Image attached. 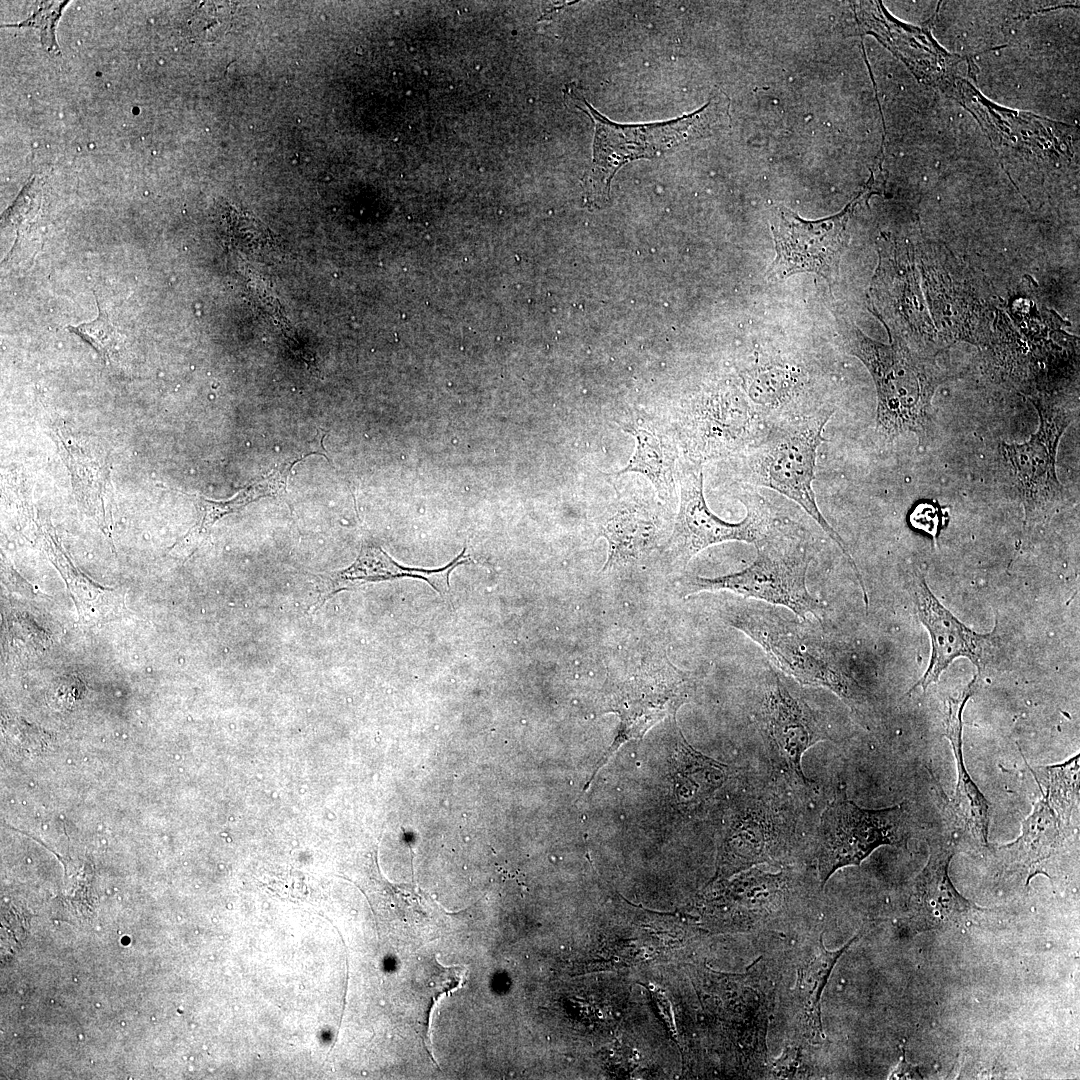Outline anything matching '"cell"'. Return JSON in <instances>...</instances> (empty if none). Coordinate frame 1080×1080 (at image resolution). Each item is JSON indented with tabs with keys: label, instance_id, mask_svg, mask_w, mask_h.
<instances>
[{
	"label": "cell",
	"instance_id": "1",
	"mask_svg": "<svg viewBox=\"0 0 1080 1080\" xmlns=\"http://www.w3.org/2000/svg\"><path fill=\"white\" fill-rule=\"evenodd\" d=\"M718 611L725 623L756 642L776 667L798 682L831 690L857 713L866 705L864 688L809 624L785 617L772 604L746 598L724 602Z\"/></svg>",
	"mask_w": 1080,
	"mask_h": 1080
},
{
	"label": "cell",
	"instance_id": "2",
	"mask_svg": "<svg viewBox=\"0 0 1080 1080\" xmlns=\"http://www.w3.org/2000/svg\"><path fill=\"white\" fill-rule=\"evenodd\" d=\"M833 414L834 410L821 409L771 423L763 437L738 457L746 483L775 490L815 520L849 560L866 599L860 572L849 549L822 514L813 489L817 450L824 442L823 432Z\"/></svg>",
	"mask_w": 1080,
	"mask_h": 1080
},
{
	"label": "cell",
	"instance_id": "3",
	"mask_svg": "<svg viewBox=\"0 0 1080 1080\" xmlns=\"http://www.w3.org/2000/svg\"><path fill=\"white\" fill-rule=\"evenodd\" d=\"M754 545L757 557L745 569L714 578L687 574L680 582V593L726 590L746 599L786 607L804 620L812 616L822 621L825 606L807 589L811 561L808 539L781 522Z\"/></svg>",
	"mask_w": 1080,
	"mask_h": 1080
},
{
	"label": "cell",
	"instance_id": "4",
	"mask_svg": "<svg viewBox=\"0 0 1080 1080\" xmlns=\"http://www.w3.org/2000/svg\"><path fill=\"white\" fill-rule=\"evenodd\" d=\"M567 94L595 124L588 200L597 207L608 201L611 179L622 165L706 136L721 127L728 117L721 100H710L699 110L674 120L622 125L600 114L575 91L569 90Z\"/></svg>",
	"mask_w": 1080,
	"mask_h": 1080
},
{
	"label": "cell",
	"instance_id": "5",
	"mask_svg": "<svg viewBox=\"0 0 1080 1080\" xmlns=\"http://www.w3.org/2000/svg\"><path fill=\"white\" fill-rule=\"evenodd\" d=\"M694 689V679L677 669L667 656L640 658L622 672H610L604 688L603 704L607 712L620 719L617 733L608 751L599 760L584 790L595 774L618 748L645 733L666 716L674 717Z\"/></svg>",
	"mask_w": 1080,
	"mask_h": 1080
},
{
	"label": "cell",
	"instance_id": "6",
	"mask_svg": "<svg viewBox=\"0 0 1080 1080\" xmlns=\"http://www.w3.org/2000/svg\"><path fill=\"white\" fill-rule=\"evenodd\" d=\"M680 485L679 510L664 546L666 559L676 568H685L701 550L726 541L757 543L781 522L768 502L745 494V518L730 523L715 515L707 505L703 490L702 465L686 462L677 473Z\"/></svg>",
	"mask_w": 1080,
	"mask_h": 1080
},
{
	"label": "cell",
	"instance_id": "7",
	"mask_svg": "<svg viewBox=\"0 0 1080 1080\" xmlns=\"http://www.w3.org/2000/svg\"><path fill=\"white\" fill-rule=\"evenodd\" d=\"M768 424L737 387H717L695 397L681 413L680 435L688 462L739 456L765 434Z\"/></svg>",
	"mask_w": 1080,
	"mask_h": 1080
},
{
	"label": "cell",
	"instance_id": "8",
	"mask_svg": "<svg viewBox=\"0 0 1080 1080\" xmlns=\"http://www.w3.org/2000/svg\"><path fill=\"white\" fill-rule=\"evenodd\" d=\"M902 805L867 809L845 795L838 796L821 815L817 840V870L821 886L840 868L857 866L876 848L906 843Z\"/></svg>",
	"mask_w": 1080,
	"mask_h": 1080
},
{
	"label": "cell",
	"instance_id": "9",
	"mask_svg": "<svg viewBox=\"0 0 1080 1080\" xmlns=\"http://www.w3.org/2000/svg\"><path fill=\"white\" fill-rule=\"evenodd\" d=\"M850 205L837 215L808 221L786 207L771 220L776 257L766 276L779 281L800 272H813L834 281L845 246Z\"/></svg>",
	"mask_w": 1080,
	"mask_h": 1080
},
{
	"label": "cell",
	"instance_id": "10",
	"mask_svg": "<svg viewBox=\"0 0 1080 1080\" xmlns=\"http://www.w3.org/2000/svg\"><path fill=\"white\" fill-rule=\"evenodd\" d=\"M910 592L916 614L930 635L932 648L928 667L910 692L917 687L925 691L959 657L970 660L979 674L984 672L996 657L999 642L996 625L987 634L969 629L935 597L920 573L913 575Z\"/></svg>",
	"mask_w": 1080,
	"mask_h": 1080
},
{
	"label": "cell",
	"instance_id": "11",
	"mask_svg": "<svg viewBox=\"0 0 1080 1080\" xmlns=\"http://www.w3.org/2000/svg\"><path fill=\"white\" fill-rule=\"evenodd\" d=\"M1038 409L1040 427L1029 441L1003 447L1025 508L1028 529L1045 519L1062 501L1063 488L1056 476L1055 458L1059 439L1070 421L1064 413Z\"/></svg>",
	"mask_w": 1080,
	"mask_h": 1080
},
{
	"label": "cell",
	"instance_id": "12",
	"mask_svg": "<svg viewBox=\"0 0 1080 1080\" xmlns=\"http://www.w3.org/2000/svg\"><path fill=\"white\" fill-rule=\"evenodd\" d=\"M756 717L765 737L787 768L808 784L801 759L811 746L831 739L824 718L774 669L766 675Z\"/></svg>",
	"mask_w": 1080,
	"mask_h": 1080
},
{
	"label": "cell",
	"instance_id": "13",
	"mask_svg": "<svg viewBox=\"0 0 1080 1080\" xmlns=\"http://www.w3.org/2000/svg\"><path fill=\"white\" fill-rule=\"evenodd\" d=\"M955 854L951 842H930L926 866L914 879L908 898V924L913 931L964 927L985 909L963 897L948 873Z\"/></svg>",
	"mask_w": 1080,
	"mask_h": 1080
},
{
	"label": "cell",
	"instance_id": "14",
	"mask_svg": "<svg viewBox=\"0 0 1080 1080\" xmlns=\"http://www.w3.org/2000/svg\"><path fill=\"white\" fill-rule=\"evenodd\" d=\"M786 843L778 812L769 803L752 799L736 814L724 839L718 874L731 875L777 860Z\"/></svg>",
	"mask_w": 1080,
	"mask_h": 1080
},
{
	"label": "cell",
	"instance_id": "15",
	"mask_svg": "<svg viewBox=\"0 0 1080 1080\" xmlns=\"http://www.w3.org/2000/svg\"><path fill=\"white\" fill-rule=\"evenodd\" d=\"M858 935L837 950L823 944V934L805 943L797 953L796 975L791 996L793 1031L790 1037L820 1048L825 1043L821 1020V998L831 972L841 955Z\"/></svg>",
	"mask_w": 1080,
	"mask_h": 1080
},
{
	"label": "cell",
	"instance_id": "16",
	"mask_svg": "<svg viewBox=\"0 0 1080 1080\" xmlns=\"http://www.w3.org/2000/svg\"><path fill=\"white\" fill-rule=\"evenodd\" d=\"M469 557L465 556V549L449 564L437 569H422L406 567L392 559L380 546L364 544L355 561L345 569L319 574V595L314 610L320 608L335 594L345 590L356 589L368 583L389 581L399 578H416L425 580L440 594L443 599H449L451 572L459 565L468 563Z\"/></svg>",
	"mask_w": 1080,
	"mask_h": 1080
},
{
	"label": "cell",
	"instance_id": "17",
	"mask_svg": "<svg viewBox=\"0 0 1080 1080\" xmlns=\"http://www.w3.org/2000/svg\"><path fill=\"white\" fill-rule=\"evenodd\" d=\"M978 677L957 695L950 696L945 706V735L950 741L958 773L953 801L956 816L964 827L982 845L988 846L990 803L970 777L962 754V714L966 702L974 693Z\"/></svg>",
	"mask_w": 1080,
	"mask_h": 1080
},
{
	"label": "cell",
	"instance_id": "18",
	"mask_svg": "<svg viewBox=\"0 0 1080 1080\" xmlns=\"http://www.w3.org/2000/svg\"><path fill=\"white\" fill-rule=\"evenodd\" d=\"M731 894L738 929L755 931L786 913L794 898V884L787 872L771 873L752 867L732 883Z\"/></svg>",
	"mask_w": 1080,
	"mask_h": 1080
},
{
	"label": "cell",
	"instance_id": "19",
	"mask_svg": "<svg viewBox=\"0 0 1080 1080\" xmlns=\"http://www.w3.org/2000/svg\"><path fill=\"white\" fill-rule=\"evenodd\" d=\"M657 514L641 503L624 502L600 526L598 536L608 542L604 570L641 558L659 539Z\"/></svg>",
	"mask_w": 1080,
	"mask_h": 1080
},
{
	"label": "cell",
	"instance_id": "20",
	"mask_svg": "<svg viewBox=\"0 0 1080 1080\" xmlns=\"http://www.w3.org/2000/svg\"><path fill=\"white\" fill-rule=\"evenodd\" d=\"M635 438V451L625 467L613 473L619 476L636 472L645 476L654 486L657 495L669 502L675 493L676 448L663 432L640 420L623 427Z\"/></svg>",
	"mask_w": 1080,
	"mask_h": 1080
},
{
	"label": "cell",
	"instance_id": "21",
	"mask_svg": "<svg viewBox=\"0 0 1080 1080\" xmlns=\"http://www.w3.org/2000/svg\"><path fill=\"white\" fill-rule=\"evenodd\" d=\"M1067 833L1043 796L1035 804L1029 817L1023 821L1021 836L999 850L1005 851L1012 862L1028 867L1029 880L1039 872L1038 865L1053 854Z\"/></svg>",
	"mask_w": 1080,
	"mask_h": 1080
},
{
	"label": "cell",
	"instance_id": "22",
	"mask_svg": "<svg viewBox=\"0 0 1080 1080\" xmlns=\"http://www.w3.org/2000/svg\"><path fill=\"white\" fill-rule=\"evenodd\" d=\"M53 562L66 580L84 625H95L115 619L122 613L123 598L116 590L104 588L74 569L70 561L63 562L61 552H56L52 544Z\"/></svg>",
	"mask_w": 1080,
	"mask_h": 1080
},
{
	"label": "cell",
	"instance_id": "23",
	"mask_svg": "<svg viewBox=\"0 0 1080 1080\" xmlns=\"http://www.w3.org/2000/svg\"><path fill=\"white\" fill-rule=\"evenodd\" d=\"M678 766V790L681 800L696 806L726 780L728 767L692 749L683 742Z\"/></svg>",
	"mask_w": 1080,
	"mask_h": 1080
},
{
	"label": "cell",
	"instance_id": "24",
	"mask_svg": "<svg viewBox=\"0 0 1080 1080\" xmlns=\"http://www.w3.org/2000/svg\"><path fill=\"white\" fill-rule=\"evenodd\" d=\"M1079 757L1054 766L1031 770L1039 784L1044 787L1043 796L1057 815L1061 826L1068 832L1071 813L1078 801Z\"/></svg>",
	"mask_w": 1080,
	"mask_h": 1080
},
{
	"label": "cell",
	"instance_id": "25",
	"mask_svg": "<svg viewBox=\"0 0 1080 1080\" xmlns=\"http://www.w3.org/2000/svg\"><path fill=\"white\" fill-rule=\"evenodd\" d=\"M251 502H254V499L247 487L226 501L202 498L200 520L174 545L173 551L179 555L189 557L204 540L211 526L217 520L244 508Z\"/></svg>",
	"mask_w": 1080,
	"mask_h": 1080
},
{
	"label": "cell",
	"instance_id": "26",
	"mask_svg": "<svg viewBox=\"0 0 1080 1080\" xmlns=\"http://www.w3.org/2000/svg\"><path fill=\"white\" fill-rule=\"evenodd\" d=\"M98 305V316L95 320L82 323L78 326H68L67 330L78 335L85 342L90 344L104 359H108L109 355L114 351L120 341V334L117 329L111 323L105 310L100 306L98 299L96 298Z\"/></svg>",
	"mask_w": 1080,
	"mask_h": 1080
},
{
	"label": "cell",
	"instance_id": "27",
	"mask_svg": "<svg viewBox=\"0 0 1080 1080\" xmlns=\"http://www.w3.org/2000/svg\"><path fill=\"white\" fill-rule=\"evenodd\" d=\"M230 20L231 10L227 3H203L189 19L190 35L197 40H212L226 31Z\"/></svg>",
	"mask_w": 1080,
	"mask_h": 1080
},
{
	"label": "cell",
	"instance_id": "28",
	"mask_svg": "<svg viewBox=\"0 0 1080 1080\" xmlns=\"http://www.w3.org/2000/svg\"><path fill=\"white\" fill-rule=\"evenodd\" d=\"M68 1L40 2L39 8L26 20L17 24H6L5 27H34L39 29L43 47L52 55H60V49L56 42L55 30L63 8Z\"/></svg>",
	"mask_w": 1080,
	"mask_h": 1080
},
{
	"label": "cell",
	"instance_id": "29",
	"mask_svg": "<svg viewBox=\"0 0 1080 1080\" xmlns=\"http://www.w3.org/2000/svg\"><path fill=\"white\" fill-rule=\"evenodd\" d=\"M909 521L914 528L930 534L936 540L942 526L943 515L939 506L920 503L912 510Z\"/></svg>",
	"mask_w": 1080,
	"mask_h": 1080
},
{
	"label": "cell",
	"instance_id": "30",
	"mask_svg": "<svg viewBox=\"0 0 1080 1080\" xmlns=\"http://www.w3.org/2000/svg\"><path fill=\"white\" fill-rule=\"evenodd\" d=\"M922 1078H923V1076L920 1073L919 1068L916 1067V1066H913V1065H911L910 1063L907 1062V1060L905 1058V1052L903 1050L902 1058H901L899 1064L897 1065V1067L890 1074L889 1079H922Z\"/></svg>",
	"mask_w": 1080,
	"mask_h": 1080
}]
</instances>
